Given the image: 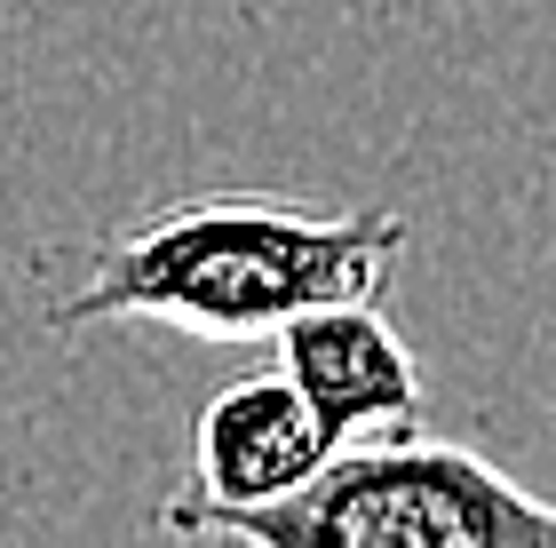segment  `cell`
Listing matches in <instances>:
<instances>
[{
  "label": "cell",
  "instance_id": "cell-4",
  "mask_svg": "<svg viewBox=\"0 0 556 548\" xmlns=\"http://www.w3.org/2000/svg\"><path fill=\"white\" fill-rule=\"evenodd\" d=\"M278 358L302 382V397L318 406V421L334 430V445L374 437V430H406L421 413L414 342L390 327V310L374 294L302 310L294 327H278Z\"/></svg>",
  "mask_w": 556,
  "mask_h": 548
},
{
  "label": "cell",
  "instance_id": "cell-3",
  "mask_svg": "<svg viewBox=\"0 0 556 548\" xmlns=\"http://www.w3.org/2000/svg\"><path fill=\"white\" fill-rule=\"evenodd\" d=\"M326 454H334V430L318 421V406L302 397V382L287 366L278 373H239L231 390H215L207 406H199L191 485L160 509V533L207 540L223 517L294 493Z\"/></svg>",
  "mask_w": 556,
  "mask_h": 548
},
{
  "label": "cell",
  "instance_id": "cell-1",
  "mask_svg": "<svg viewBox=\"0 0 556 548\" xmlns=\"http://www.w3.org/2000/svg\"><path fill=\"white\" fill-rule=\"evenodd\" d=\"M397 255V207L334 215L278 191H199L96 239L80 286L48 303V327L80 334L104 318H151L199 342H278V327L318 303L382 294Z\"/></svg>",
  "mask_w": 556,
  "mask_h": 548
},
{
  "label": "cell",
  "instance_id": "cell-2",
  "mask_svg": "<svg viewBox=\"0 0 556 548\" xmlns=\"http://www.w3.org/2000/svg\"><path fill=\"white\" fill-rule=\"evenodd\" d=\"M207 540L263 548H509L556 540V501L493 469L469 445L406 430H374L334 445L294 493L223 517Z\"/></svg>",
  "mask_w": 556,
  "mask_h": 548
}]
</instances>
